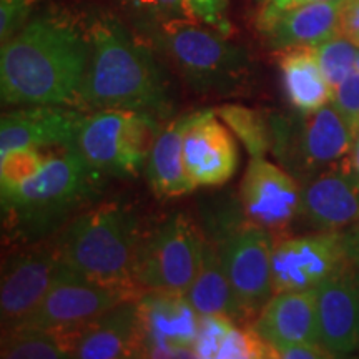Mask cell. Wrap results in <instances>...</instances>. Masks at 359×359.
I'll return each instance as SVG.
<instances>
[{
    "instance_id": "cell-29",
    "label": "cell",
    "mask_w": 359,
    "mask_h": 359,
    "mask_svg": "<svg viewBox=\"0 0 359 359\" xmlns=\"http://www.w3.org/2000/svg\"><path fill=\"white\" fill-rule=\"evenodd\" d=\"M48 155L34 148H17L0 155V180L2 187L20 185L35 177L43 168Z\"/></svg>"
},
{
    "instance_id": "cell-16",
    "label": "cell",
    "mask_w": 359,
    "mask_h": 359,
    "mask_svg": "<svg viewBox=\"0 0 359 359\" xmlns=\"http://www.w3.org/2000/svg\"><path fill=\"white\" fill-rule=\"evenodd\" d=\"M183 161L188 178L196 188L219 187L238 167L236 143L215 110L193 111L183 140Z\"/></svg>"
},
{
    "instance_id": "cell-26",
    "label": "cell",
    "mask_w": 359,
    "mask_h": 359,
    "mask_svg": "<svg viewBox=\"0 0 359 359\" xmlns=\"http://www.w3.org/2000/svg\"><path fill=\"white\" fill-rule=\"evenodd\" d=\"M215 114L243 142L251 158H263L271 150V123L262 111L243 105H222Z\"/></svg>"
},
{
    "instance_id": "cell-34",
    "label": "cell",
    "mask_w": 359,
    "mask_h": 359,
    "mask_svg": "<svg viewBox=\"0 0 359 359\" xmlns=\"http://www.w3.org/2000/svg\"><path fill=\"white\" fill-rule=\"evenodd\" d=\"M331 103L356 128L359 123V72L354 70L333 90Z\"/></svg>"
},
{
    "instance_id": "cell-38",
    "label": "cell",
    "mask_w": 359,
    "mask_h": 359,
    "mask_svg": "<svg viewBox=\"0 0 359 359\" xmlns=\"http://www.w3.org/2000/svg\"><path fill=\"white\" fill-rule=\"evenodd\" d=\"M344 246H346L349 259L356 266V264H359V223L344 235Z\"/></svg>"
},
{
    "instance_id": "cell-5",
    "label": "cell",
    "mask_w": 359,
    "mask_h": 359,
    "mask_svg": "<svg viewBox=\"0 0 359 359\" xmlns=\"http://www.w3.org/2000/svg\"><path fill=\"white\" fill-rule=\"evenodd\" d=\"M145 32L198 92L228 93L246 80L248 53L217 29L198 20L178 19L150 27Z\"/></svg>"
},
{
    "instance_id": "cell-31",
    "label": "cell",
    "mask_w": 359,
    "mask_h": 359,
    "mask_svg": "<svg viewBox=\"0 0 359 359\" xmlns=\"http://www.w3.org/2000/svg\"><path fill=\"white\" fill-rule=\"evenodd\" d=\"M235 326V320L226 314H206L200 316L198 334H196L193 353L198 359H217L224 338Z\"/></svg>"
},
{
    "instance_id": "cell-15",
    "label": "cell",
    "mask_w": 359,
    "mask_h": 359,
    "mask_svg": "<svg viewBox=\"0 0 359 359\" xmlns=\"http://www.w3.org/2000/svg\"><path fill=\"white\" fill-rule=\"evenodd\" d=\"M318 343L331 356H346L359 349V286L351 264L314 288Z\"/></svg>"
},
{
    "instance_id": "cell-7",
    "label": "cell",
    "mask_w": 359,
    "mask_h": 359,
    "mask_svg": "<svg viewBox=\"0 0 359 359\" xmlns=\"http://www.w3.org/2000/svg\"><path fill=\"white\" fill-rule=\"evenodd\" d=\"M205 238L195 223L177 213L142 236L135 281L145 290L187 293L198 273Z\"/></svg>"
},
{
    "instance_id": "cell-40",
    "label": "cell",
    "mask_w": 359,
    "mask_h": 359,
    "mask_svg": "<svg viewBox=\"0 0 359 359\" xmlns=\"http://www.w3.org/2000/svg\"><path fill=\"white\" fill-rule=\"evenodd\" d=\"M356 278H358V286H359V264H356Z\"/></svg>"
},
{
    "instance_id": "cell-35",
    "label": "cell",
    "mask_w": 359,
    "mask_h": 359,
    "mask_svg": "<svg viewBox=\"0 0 359 359\" xmlns=\"http://www.w3.org/2000/svg\"><path fill=\"white\" fill-rule=\"evenodd\" d=\"M281 359H325L333 358L320 343H285L275 348Z\"/></svg>"
},
{
    "instance_id": "cell-13",
    "label": "cell",
    "mask_w": 359,
    "mask_h": 359,
    "mask_svg": "<svg viewBox=\"0 0 359 359\" xmlns=\"http://www.w3.org/2000/svg\"><path fill=\"white\" fill-rule=\"evenodd\" d=\"M83 114L67 105H29L4 114L0 155L17 148H75Z\"/></svg>"
},
{
    "instance_id": "cell-1",
    "label": "cell",
    "mask_w": 359,
    "mask_h": 359,
    "mask_svg": "<svg viewBox=\"0 0 359 359\" xmlns=\"http://www.w3.org/2000/svg\"><path fill=\"white\" fill-rule=\"evenodd\" d=\"M88 55V30L74 19L55 12L32 17L2 43L4 105L77 107Z\"/></svg>"
},
{
    "instance_id": "cell-9",
    "label": "cell",
    "mask_w": 359,
    "mask_h": 359,
    "mask_svg": "<svg viewBox=\"0 0 359 359\" xmlns=\"http://www.w3.org/2000/svg\"><path fill=\"white\" fill-rule=\"evenodd\" d=\"M142 293V290L116 288L90 281L64 264L43 302L22 325L67 333L85 326L116 304L137 299Z\"/></svg>"
},
{
    "instance_id": "cell-20",
    "label": "cell",
    "mask_w": 359,
    "mask_h": 359,
    "mask_svg": "<svg viewBox=\"0 0 359 359\" xmlns=\"http://www.w3.org/2000/svg\"><path fill=\"white\" fill-rule=\"evenodd\" d=\"M251 327L273 349L285 343H318L316 291L275 293Z\"/></svg>"
},
{
    "instance_id": "cell-8",
    "label": "cell",
    "mask_w": 359,
    "mask_h": 359,
    "mask_svg": "<svg viewBox=\"0 0 359 359\" xmlns=\"http://www.w3.org/2000/svg\"><path fill=\"white\" fill-rule=\"evenodd\" d=\"M233 294L245 318H257L271 296L273 243L259 224L243 219L224 228L217 241Z\"/></svg>"
},
{
    "instance_id": "cell-22",
    "label": "cell",
    "mask_w": 359,
    "mask_h": 359,
    "mask_svg": "<svg viewBox=\"0 0 359 359\" xmlns=\"http://www.w3.org/2000/svg\"><path fill=\"white\" fill-rule=\"evenodd\" d=\"M191 114L182 115L170 122L151 147L148 155L145 173L148 185L158 198H177L195 190V185L188 178L183 161V140Z\"/></svg>"
},
{
    "instance_id": "cell-2",
    "label": "cell",
    "mask_w": 359,
    "mask_h": 359,
    "mask_svg": "<svg viewBox=\"0 0 359 359\" xmlns=\"http://www.w3.org/2000/svg\"><path fill=\"white\" fill-rule=\"evenodd\" d=\"M87 30L90 55L77 109L167 114L168 83L150 48L111 15L97 17Z\"/></svg>"
},
{
    "instance_id": "cell-32",
    "label": "cell",
    "mask_w": 359,
    "mask_h": 359,
    "mask_svg": "<svg viewBox=\"0 0 359 359\" xmlns=\"http://www.w3.org/2000/svg\"><path fill=\"white\" fill-rule=\"evenodd\" d=\"M40 0H0V40L7 42L32 19Z\"/></svg>"
},
{
    "instance_id": "cell-30",
    "label": "cell",
    "mask_w": 359,
    "mask_h": 359,
    "mask_svg": "<svg viewBox=\"0 0 359 359\" xmlns=\"http://www.w3.org/2000/svg\"><path fill=\"white\" fill-rule=\"evenodd\" d=\"M276 358L273 346L264 341L253 327L233 326V330L224 338L217 359H264Z\"/></svg>"
},
{
    "instance_id": "cell-33",
    "label": "cell",
    "mask_w": 359,
    "mask_h": 359,
    "mask_svg": "<svg viewBox=\"0 0 359 359\" xmlns=\"http://www.w3.org/2000/svg\"><path fill=\"white\" fill-rule=\"evenodd\" d=\"M228 2L230 0H185L193 19L230 37L231 24L228 20Z\"/></svg>"
},
{
    "instance_id": "cell-17",
    "label": "cell",
    "mask_w": 359,
    "mask_h": 359,
    "mask_svg": "<svg viewBox=\"0 0 359 359\" xmlns=\"http://www.w3.org/2000/svg\"><path fill=\"white\" fill-rule=\"evenodd\" d=\"M341 4L343 0H323L285 11L258 12V30L268 45L281 52L314 48L339 35Z\"/></svg>"
},
{
    "instance_id": "cell-25",
    "label": "cell",
    "mask_w": 359,
    "mask_h": 359,
    "mask_svg": "<svg viewBox=\"0 0 359 359\" xmlns=\"http://www.w3.org/2000/svg\"><path fill=\"white\" fill-rule=\"evenodd\" d=\"M4 359H64L72 358L65 333L47 327L19 325L4 330Z\"/></svg>"
},
{
    "instance_id": "cell-21",
    "label": "cell",
    "mask_w": 359,
    "mask_h": 359,
    "mask_svg": "<svg viewBox=\"0 0 359 359\" xmlns=\"http://www.w3.org/2000/svg\"><path fill=\"white\" fill-rule=\"evenodd\" d=\"M130 110H98L85 115L77 150L88 165L109 177H128L123 132Z\"/></svg>"
},
{
    "instance_id": "cell-36",
    "label": "cell",
    "mask_w": 359,
    "mask_h": 359,
    "mask_svg": "<svg viewBox=\"0 0 359 359\" xmlns=\"http://www.w3.org/2000/svg\"><path fill=\"white\" fill-rule=\"evenodd\" d=\"M339 35L359 47V0H343L341 4Z\"/></svg>"
},
{
    "instance_id": "cell-41",
    "label": "cell",
    "mask_w": 359,
    "mask_h": 359,
    "mask_svg": "<svg viewBox=\"0 0 359 359\" xmlns=\"http://www.w3.org/2000/svg\"><path fill=\"white\" fill-rule=\"evenodd\" d=\"M356 72H359V53H358V58H356Z\"/></svg>"
},
{
    "instance_id": "cell-37",
    "label": "cell",
    "mask_w": 359,
    "mask_h": 359,
    "mask_svg": "<svg viewBox=\"0 0 359 359\" xmlns=\"http://www.w3.org/2000/svg\"><path fill=\"white\" fill-rule=\"evenodd\" d=\"M323 2V0H259V12H276L285 8L303 6V4Z\"/></svg>"
},
{
    "instance_id": "cell-27",
    "label": "cell",
    "mask_w": 359,
    "mask_h": 359,
    "mask_svg": "<svg viewBox=\"0 0 359 359\" xmlns=\"http://www.w3.org/2000/svg\"><path fill=\"white\" fill-rule=\"evenodd\" d=\"M313 52L321 67L323 75L333 90L356 70L359 47L343 35H336V37L326 40L314 47Z\"/></svg>"
},
{
    "instance_id": "cell-39",
    "label": "cell",
    "mask_w": 359,
    "mask_h": 359,
    "mask_svg": "<svg viewBox=\"0 0 359 359\" xmlns=\"http://www.w3.org/2000/svg\"><path fill=\"white\" fill-rule=\"evenodd\" d=\"M348 167L351 168V172L359 178V123L354 128V140L351 151H349L348 156Z\"/></svg>"
},
{
    "instance_id": "cell-18",
    "label": "cell",
    "mask_w": 359,
    "mask_h": 359,
    "mask_svg": "<svg viewBox=\"0 0 359 359\" xmlns=\"http://www.w3.org/2000/svg\"><path fill=\"white\" fill-rule=\"evenodd\" d=\"M65 336L72 358H140L142 339L137 299L116 304L79 330L67 331Z\"/></svg>"
},
{
    "instance_id": "cell-12",
    "label": "cell",
    "mask_w": 359,
    "mask_h": 359,
    "mask_svg": "<svg viewBox=\"0 0 359 359\" xmlns=\"http://www.w3.org/2000/svg\"><path fill=\"white\" fill-rule=\"evenodd\" d=\"M246 218L268 231L286 228L302 210V188L288 170L251 158L240 188Z\"/></svg>"
},
{
    "instance_id": "cell-11",
    "label": "cell",
    "mask_w": 359,
    "mask_h": 359,
    "mask_svg": "<svg viewBox=\"0 0 359 359\" xmlns=\"http://www.w3.org/2000/svg\"><path fill=\"white\" fill-rule=\"evenodd\" d=\"M344 235L326 231L286 238L273 245L271 283L275 293L314 290L326 278L349 266Z\"/></svg>"
},
{
    "instance_id": "cell-14",
    "label": "cell",
    "mask_w": 359,
    "mask_h": 359,
    "mask_svg": "<svg viewBox=\"0 0 359 359\" xmlns=\"http://www.w3.org/2000/svg\"><path fill=\"white\" fill-rule=\"evenodd\" d=\"M62 268L55 246L25 251L7 263L0 288L4 327L22 325L37 309Z\"/></svg>"
},
{
    "instance_id": "cell-3",
    "label": "cell",
    "mask_w": 359,
    "mask_h": 359,
    "mask_svg": "<svg viewBox=\"0 0 359 359\" xmlns=\"http://www.w3.org/2000/svg\"><path fill=\"white\" fill-rule=\"evenodd\" d=\"M103 177L77 148L48 155L35 177L2 187V218L8 235L32 241L53 231L97 198Z\"/></svg>"
},
{
    "instance_id": "cell-10",
    "label": "cell",
    "mask_w": 359,
    "mask_h": 359,
    "mask_svg": "<svg viewBox=\"0 0 359 359\" xmlns=\"http://www.w3.org/2000/svg\"><path fill=\"white\" fill-rule=\"evenodd\" d=\"M142 358H195L200 314L187 293L145 290L137 298Z\"/></svg>"
},
{
    "instance_id": "cell-28",
    "label": "cell",
    "mask_w": 359,
    "mask_h": 359,
    "mask_svg": "<svg viewBox=\"0 0 359 359\" xmlns=\"http://www.w3.org/2000/svg\"><path fill=\"white\" fill-rule=\"evenodd\" d=\"M118 2L130 13H133L143 30L170 20H195L188 11L185 0H118Z\"/></svg>"
},
{
    "instance_id": "cell-19",
    "label": "cell",
    "mask_w": 359,
    "mask_h": 359,
    "mask_svg": "<svg viewBox=\"0 0 359 359\" xmlns=\"http://www.w3.org/2000/svg\"><path fill=\"white\" fill-rule=\"evenodd\" d=\"M299 213L313 226L325 231L359 222V178L348 163L304 182Z\"/></svg>"
},
{
    "instance_id": "cell-6",
    "label": "cell",
    "mask_w": 359,
    "mask_h": 359,
    "mask_svg": "<svg viewBox=\"0 0 359 359\" xmlns=\"http://www.w3.org/2000/svg\"><path fill=\"white\" fill-rule=\"evenodd\" d=\"M271 123V151L294 178L304 182L348 160L354 127L333 103L299 118L275 115Z\"/></svg>"
},
{
    "instance_id": "cell-23",
    "label": "cell",
    "mask_w": 359,
    "mask_h": 359,
    "mask_svg": "<svg viewBox=\"0 0 359 359\" xmlns=\"http://www.w3.org/2000/svg\"><path fill=\"white\" fill-rule=\"evenodd\" d=\"M280 69L286 97L299 114H311L333 98V88L323 75L313 48L285 50Z\"/></svg>"
},
{
    "instance_id": "cell-24",
    "label": "cell",
    "mask_w": 359,
    "mask_h": 359,
    "mask_svg": "<svg viewBox=\"0 0 359 359\" xmlns=\"http://www.w3.org/2000/svg\"><path fill=\"white\" fill-rule=\"evenodd\" d=\"M187 298L190 299L200 316L226 314L233 320H243V314L233 294L230 280L224 271L217 241H208L205 238L198 273L187 291Z\"/></svg>"
},
{
    "instance_id": "cell-4",
    "label": "cell",
    "mask_w": 359,
    "mask_h": 359,
    "mask_svg": "<svg viewBox=\"0 0 359 359\" xmlns=\"http://www.w3.org/2000/svg\"><path fill=\"white\" fill-rule=\"evenodd\" d=\"M140 240L138 222L130 210L103 205L72 218L55 250L64 264L90 281L142 290L135 281Z\"/></svg>"
}]
</instances>
